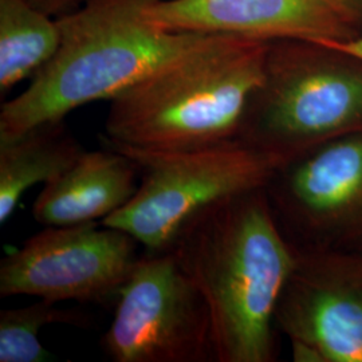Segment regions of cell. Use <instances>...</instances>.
<instances>
[{"mask_svg":"<svg viewBox=\"0 0 362 362\" xmlns=\"http://www.w3.org/2000/svg\"><path fill=\"white\" fill-rule=\"evenodd\" d=\"M170 250L207 303L216 362L276 361L275 311L297 254L264 188L208 208Z\"/></svg>","mask_w":362,"mask_h":362,"instance_id":"6da1fadb","label":"cell"},{"mask_svg":"<svg viewBox=\"0 0 362 362\" xmlns=\"http://www.w3.org/2000/svg\"><path fill=\"white\" fill-rule=\"evenodd\" d=\"M157 0H85L57 16L61 43L26 90L1 105L0 141L65 119L83 105L113 100L158 66L214 34L153 26L145 11Z\"/></svg>","mask_w":362,"mask_h":362,"instance_id":"7a4b0ae2","label":"cell"},{"mask_svg":"<svg viewBox=\"0 0 362 362\" xmlns=\"http://www.w3.org/2000/svg\"><path fill=\"white\" fill-rule=\"evenodd\" d=\"M270 42L214 34L110 100L104 137L146 149L233 140Z\"/></svg>","mask_w":362,"mask_h":362,"instance_id":"3957f363","label":"cell"},{"mask_svg":"<svg viewBox=\"0 0 362 362\" xmlns=\"http://www.w3.org/2000/svg\"><path fill=\"white\" fill-rule=\"evenodd\" d=\"M357 132H362V58L321 42H270L263 77L236 139L282 165Z\"/></svg>","mask_w":362,"mask_h":362,"instance_id":"277c9868","label":"cell"},{"mask_svg":"<svg viewBox=\"0 0 362 362\" xmlns=\"http://www.w3.org/2000/svg\"><path fill=\"white\" fill-rule=\"evenodd\" d=\"M103 145L128 156L140 172L129 203L101 224L129 233L149 252L169 251L181 233L208 208L236 194L266 188L281 164L233 139L184 149Z\"/></svg>","mask_w":362,"mask_h":362,"instance_id":"5b68a950","label":"cell"},{"mask_svg":"<svg viewBox=\"0 0 362 362\" xmlns=\"http://www.w3.org/2000/svg\"><path fill=\"white\" fill-rule=\"evenodd\" d=\"M101 345L115 362H216L207 303L172 250L139 258Z\"/></svg>","mask_w":362,"mask_h":362,"instance_id":"8992f818","label":"cell"},{"mask_svg":"<svg viewBox=\"0 0 362 362\" xmlns=\"http://www.w3.org/2000/svg\"><path fill=\"white\" fill-rule=\"evenodd\" d=\"M264 191L296 250L362 252V132L286 161Z\"/></svg>","mask_w":362,"mask_h":362,"instance_id":"52a82bcc","label":"cell"},{"mask_svg":"<svg viewBox=\"0 0 362 362\" xmlns=\"http://www.w3.org/2000/svg\"><path fill=\"white\" fill-rule=\"evenodd\" d=\"M137 240L90 221L47 227L0 263V297L116 305L137 260Z\"/></svg>","mask_w":362,"mask_h":362,"instance_id":"ba28073f","label":"cell"},{"mask_svg":"<svg viewBox=\"0 0 362 362\" xmlns=\"http://www.w3.org/2000/svg\"><path fill=\"white\" fill-rule=\"evenodd\" d=\"M296 254L275 311L276 329L311 346L322 362H362V252Z\"/></svg>","mask_w":362,"mask_h":362,"instance_id":"9c48e42d","label":"cell"},{"mask_svg":"<svg viewBox=\"0 0 362 362\" xmlns=\"http://www.w3.org/2000/svg\"><path fill=\"white\" fill-rule=\"evenodd\" d=\"M161 30L272 42H348L362 27L338 0H157L145 11Z\"/></svg>","mask_w":362,"mask_h":362,"instance_id":"30bf717a","label":"cell"},{"mask_svg":"<svg viewBox=\"0 0 362 362\" xmlns=\"http://www.w3.org/2000/svg\"><path fill=\"white\" fill-rule=\"evenodd\" d=\"M139 182L140 172L129 157L103 145L85 151L61 177L45 184L33 215L46 227L101 221L129 203Z\"/></svg>","mask_w":362,"mask_h":362,"instance_id":"8fae6325","label":"cell"},{"mask_svg":"<svg viewBox=\"0 0 362 362\" xmlns=\"http://www.w3.org/2000/svg\"><path fill=\"white\" fill-rule=\"evenodd\" d=\"M85 149L65 121H54L0 141V223L11 218L21 197L39 182L61 177Z\"/></svg>","mask_w":362,"mask_h":362,"instance_id":"7c38bea8","label":"cell"},{"mask_svg":"<svg viewBox=\"0 0 362 362\" xmlns=\"http://www.w3.org/2000/svg\"><path fill=\"white\" fill-rule=\"evenodd\" d=\"M61 43L55 16L28 0H0V93L34 77Z\"/></svg>","mask_w":362,"mask_h":362,"instance_id":"4fadbf2b","label":"cell"},{"mask_svg":"<svg viewBox=\"0 0 362 362\" xmlns=\"http://www.w3.org/2000/svg\"><path fill=\"white\" fill-rule=\"evenodd\" d=\"M89 326L90 318L77 309H59L54 302L0 311V362H50V351L39 341V332L46 325Z\"/></svg>","mask_w":362,"mask_h":362,"instance_id":"5bb4252c","label":"cell"},{"mask_svg":"<svg viewBox=\"0 0 362 362\" xmlns=\"http://www.w3.org/2000/svg\"><path fill=\"white\" fill-rule=\"evenodd\" d=\"M28 1L35 7H38L39 10L57 18L62 13H69L77 8L78 6H81L85 0H28Z\"/></svg>","mask_w":362,"mask_h":362,"instance_id":"9a60e30c","label":"cell"},{"mask_svg":"<svg viewBox=\"0 0 362 362\" xmlns=\"http://www.w3.org/2000/svg\"><path fill=\"white\" fill-rule=\"evenodd\" d=\"M327 45H332L334 47L344 50V52L354 54V55L362 58V34L360 37L348 40V42H337V43H327Z\"/></svg>","mask_w":362,"mask_h":362,"instance_id":"2e32d148","label":"cell"},{"mask_svg":"<svg viewBox=\"0 0 362 362\" xmlns=\"http://www.w3.org/2000/svg\"><path fill=\"white\" fill-rule=\"evenodd\" d=\"M362 27V0H338Z\"/></svg>","mask_w":362,"mask_h":362,"instance_id":"e0dca14e","label":"cell"}]
</instances>
